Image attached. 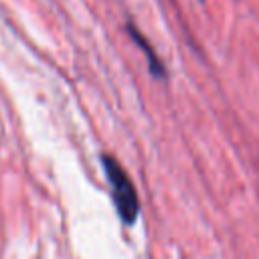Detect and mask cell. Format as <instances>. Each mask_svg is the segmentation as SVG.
<instances>
[{
  "instance_id": "cell-1",
  "label": "cell",
  "mask_w": 259,
  "mask_h": 259,
  "mask_svg": "<svg viewBox=\"0 0 259 259\" xmlns=\"http://www.w3.org/2000/svg\"><path fill=\"white\" fill-rule=\"evenodd\" d=\"M103 162V172L107 176V182L111 186V198L115 202L117 214L125 225H132L138 214H140V200H138V192L127 176V172L117 164L115 158L103 154L101 156Z\"/></svg>"
},
{
  "instance_id": "cell-2",
  "label": "cell",
  "mask_w": 259,
  "mask_h": 259,
  "mask_svg": "<svg viewBox=\"0 0 259 259\" xmlns=\"http://www.w3.org/2000/svg\"><path fill=\"white\" fill-rule=\"evenodd\" d=\"M125 28H127V34L132 36V40H134V42H136V45L142 49V53L146 55L148 65H150V73H152L154 77H158V79H164V77H166L164 63L160 61V57L156 55V51L152 49V45L148 42V38H146V36H144V34H142V32H140V30H138V28H136L132 22H130Z\"/></svg>"
}]
</instances>
